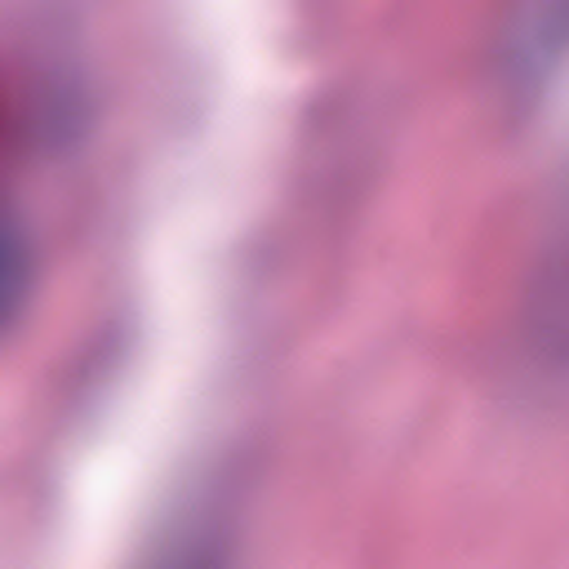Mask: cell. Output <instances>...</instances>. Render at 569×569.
<instances>
[{
  "label": "cell",
  "instance_id": "cell-1",
  "mask_svg": "<svg viewBox=\"0 0 569 569\" xmlns=\"http://www.w3.org/2000/svg\"><path fill=\"white\" fill-rule=\"evenodd\" d=\"M18 240H13V231L0 222V316L9 311V302L18 298Z\"/></svg>",
  "mask_w": 569,
  "mask_h": 569
}]
</instances>
